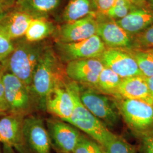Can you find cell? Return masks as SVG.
I'll list each match as a JSON object with an SVG mask.
<instances>
[{"label":"cell","instance_id":"603a6c76","mask_svg":"<svg viewBox=\"0 0 153 153\" xmlns=\"http://www.w3.org/2000/svg\"><path fill=\"white\" fill-rule=\"evenodd\" d=\"M137 62L142 76H153V53L148 49H127Z\"/></svg>","mask_w":153,"mask_h":153},{"label":"cell","instance_id":"3957f363","mask_svg":"<svg viewBox=\"0 0 153 153\" xmlns=\"http://www.w3.org/2000/svg\"><path fill=\"white\" fill-rule=\"evenodd\" d=\"M45 46L26 40L15 43V48L4 65L5 72L18 77L30 88L33 73Z\"/></svg>","mask_w":153,"mask_h":153},{"label":"cell","instance_id":"1f68e13d","mask_svg":"<svg viewBox=\"0 0 153 153\" xmlns=\"http://www.w3.org/2000/svg\"><path fill=\"white\" fill-rule=\"evenodd\" d=\"M150 97L153 101V76L146 78Z\"/></svg>","mask_w":153,"mask_h":153},{"label":"cell","instance_id":"836d02e7","mask_svg":"<svg viewBox=\"0 0 153 153\" xmlns=\"http://www.w3.org/2000/svg\"><path fill=\"white\" fill-rule=\"evenodd\" d=\"M2 151L3 153H16L13 148L5 144H3Z\"/></svg>","mask_w":153,"mask_h":153},{"label":"cell","instance_id":"52a82bcc","mask_svg":"<svg viewBox=\"0 0 153 153\" xmlns=\"http://www.w3.org/2000/svg\"><path fill=\"white\" fill-rule=\"evenodd\" d=\"M107 48L98 35H95L84 40L72 43H56L55 51L62 62L99 59Z\"/></svg>","mask_w":153,"mask_h":153},{"label":"cell","instance_id":"60d3db41","mask_svg":"<svg viewBox=\"0 0 153 153\" xmlns=\"http://www.w3.org/2000/svg\"><path fill=\"white\" fill-rule=\"evenodd\" d=\"M4 1V0H0V2H1V1Z\"/></svg>","mask_w":153,"mask_h":153},{"label":"cell","instance_id":"d6a6232c","mask_svg":"<svg viewBox=\"0 0 153 153\" xmlns=\"http://www.w3.org/2000/svg\"><path fill=\"white\" fill-rule=\"evenodd\" d=\"M131 4L137 6H142L146 5V0H128Z\"/></svg>","mask_w":153,"mask_h":153},{"label":"cell","instance_id":"7a4b0ae2","mask_svg":"<svg viewBox=\"0 0 153 153\" xmlns=\"http://www.w3.org/2000/svg\"><path fill=\"white\" fill-rule=\"evenodd\" d=\"M66 85L74 102V107L68 123L85 132L103 147L116 134L110 131L107 126L82 104L79 98V85L70 79L66 81Z\"/></svg>","mask_w":153,"mask_h":153},{"label":"cell","instance_id":"4dcf8cb0","mask_svg":"<svg viewBox=\"0 0 153 153\" xmlns=\"http://www.w3.org/2000/svg\"><path fill=\"white\" fill-rule=\"evenodd\" d=\"M4 71L0 73V112L7 114V105L6 100L5 91L3 82V74Z\"/></svg>","mask_w":153,"mask_h":153},{"label":"cell","instance_id":"d6986e66","mask_svg":"<svg viewBox=\"0 0 153 153\" xmlns=\"http://www.w3.org/2000/svg\"><path fill=\"white\" fill-rule=\"evenodd\" d=\"M61 0H17L16 10L32 18H48L60 5Z\"/></svg>","mask_w":153,"mask_h":153},{"label":"cell","instance_id":"83f0119b","mask_svg":"<svg viewBox=\"0 0 153 153\" xmlns=\"http://www.w3.org/2000/svg\"><path fill=\"white\" fill-rule=\"evenodd\" d=\"M14 48L15 43L14 41L0 31V62L3 66Z\"/></svg>","mask_w":153,"mask_h":153},{"label":"cell","instance_id":"9c48e42d","mask_svg":"<svg viewBox=\"0 0 153 153\" xmlns=\"http://www.w3.org/2000/svg\"><path fill=\"white\" fill-rule=\"evenodd\" d=\"M47 126L52 146L59 153H73L82 136L77 128L56 119H48Z\"/></svg>","mask_w":153,"mask_h":153},{"label":"cell","instance_id":"7c38bea8","mask_svg":"<svg viewBox=\"0 0 153 153\" xmlns=\"http://www.w3.org/2000/svg\"><path fill=\"white\" fill-rule=\"evenodd\" d=\"M104 66L97 58L72 61L66 63V75L78 85L94 89Z\"/></svg>","mask_w":153,"mask_h":153},{"label":"cell","instance_id":"6da1fadb","mask_svg":"<svg viewBox=\"0 0 153 153\" xmlns=\"http://www.w3.org/2000/svg\"><path fill=\"white\" fill-rule=\"evenodd\" d=\"M55 50L46 47L33 73L30 85L36 108L45 110L47 96L54 88L65 81V68Z\"/></svg>","mask_w":153,"mask_h":153},{"label":"cell","instance_id":"8fae6325","mask_svg":"<svg viewBox=\"0 0 153 153\" xmlns=\"http://www.w3.org/2000/svg\"><path fill=\"white\" fill-rule=\"evenodd\" d=\"M97 35L103 42L106 47L111 48L132 49L134 36L126 32L115 20L97 13Z\"/></svg>","mask_w":153,"mask_h":153},{"label":"cell","instance_id":"5b68a950","mask_svg":"<svg viewBox=\"0 0 153 153\" xmlns=\"http://www.w3.org/2000/svg\"><path fill=\"white\" fill-rule=\"evenodd\" d=\"M3 82L7 105V114L26 117L36 108L30 88L9 72L3 74Z\"/></svg>","mask_w":153,"mask_h":153},{"label":"cell","instance_id":"74e56055","mask_svg":"<svg viewBox=\"0 0 153 153\" xmlns=\"http://www.w3.org/2000/svg\"><path fill=\"white\" fill-rule=\"evenodd\" d=\"M5 115H6V114H4V113H2V112H0V116H5Z\"/></svg>","mask_w":153,"mask_h":153},{"label":"cell","instance_id":"d590c367","mask_svg":"<svg viewBox=\"0 0 153 153\" xmlns=\"http://www.w3.org/2000/svg\"><path fill=\"white\" fill-rule=\"evenodd\" d=\"M146 4L148 7L153 11V0H146Z\"/></svg>","mask_w":153,"mask_h":153},{"label":"cell","instance_id":"30bf717a","mask_svg":"<svg viewBox=\"0 0 153 153\" xmlns=\"http://www.w3.org/2000/svg\"><path fill=\"white\" fill-rule=\"evenodd\" d=\"M97 14L61 25L53 33L56 43L77 42L97 35Z\"/></svg>","mask_w":153,"mask_h":153},{"label":"cell","instance_id":"44dd1931","mask_svg":"<svg viewBox=\"0 0 153 153\" xmlns=\"http://www.w3.org/2000/svg\"><path fill=\"white\" fill-rule=\"evenodd\" d=\"M56 28L47 18H32L25 35V40L38 43L53 35Z\"/></svg>","mask_w":153,"mask_h":153},{"label":"cell","instance_id":"f546056e","mask_svg":"<svg viewBox=\"0 0 153 153\" xmlns=\"http://www.w3.org/2000/svg\"><path fill=\"white\" fill-rule=\"evenodd\" d=\"M97 13L105 15L115 3V0H93Z\"/></svg>","mask_w":153,"mask_h":153},{"label":"cell","instance_id":"e0dca14e","mask_svg":"<svg viewBox=\"0 0 153 153\" xmlns=\"http://www.w3.org/2000/svg\"><path fill=\"white\" fill-rule=\"evenodd\" d=\"M31 19L27 14L16 9L3 13L0 16V31L13 41L22 38Z\"/></svg>","mask_w":153,"mask_h":153},{"label":"cell","instance_id":"484cf974","mask_svg":"<svg viewBox=\"0 0 153 153\" xmlns=\"http://www.w3.org/2000/svg\"><path fill=\"white\" fill-rule=\"evenodd\" d=\"M132 49H153V24L134 36Z\"/></svg>","mask_w":153,"mask_h":153},{"label":"cell","instance_id":"8992f818","mask_svg":"<svg viewBox=\"0 0 153 153\" xmlns=\"http://www.w3.org/2000/svg\"><path fill=\"white\" fill-rule=\"evenodd\" d=\"M79 98L82 104L107 127H114L119 123V111L115 99L96 91L93 88L79 85Z\"/></svg>","mask_w":153,"mask_h":153},{"label":"cell","instance_id":"e575fe53","mask_svg":"<svg viewBox=\"0 0 153 153\" xmlns=\"http://www.w3.org/2000/svg\"><path fill=\"white\" fill-rule=\"evenodd\" d=\"M7 5V3L6 2L5 0H4L0 2V16L3 13H4V11Z\"/></svg>","mask_w":153,"mask_h":153},{"label":"cell","instance_id":"ab89813d","mask_svg":"<svg viewBox=\"0 0 153 153\" xmlns=\"http://www.w3.org/2000/svg\"><path fill=\"white\" fill-rule=\"evenodd\" d=\"M148 50H149V51H150V52H152V53H153V49H148Z\"/></svg>","mask_w":153,"mask_h":153},{"label":"cell","instance_id":"7402d4cb","mask_svg":"<svg viewBox=\"0 0 153 153\" xmlns=\"http://www.w3.org/2000/svg\"><path fill=\"white\" fill-rule=\"evenodd\" d=\"M123 78L109 68L104 66L99 74L95 90L108 95L117 96V90Z\"/></svg>","mask_w":153,"mask_h":153},{"label":"cell","instance_id":"ac0fdd59","mask_svg":"<svg viewBox=\"0 0 153 153\" xmlns=\"http://www.w3.org/2000/svg\"><path fill=\"white\" fill-rule=\"evenodd\" d=\"M130 99H141L153 103L150 97L147 79L143 76L123 78L115 97Z\"/></svg>","mask_w":153,"mask_h":153},{"label":"cell","instance_id":"b9f144b4","mask_svg":"<svg viewBox=\"0 0 153 153\" xmlns=\"http://www.w3.org/2000/svg\"><path fill=\"white\" fill-rule=\"evenodd\" d=\"M0 142H1V138H0Z\"/></svg>","mask_w":153,"mask_h":153},{"label":"cell","instance_id":"f35d334b","mask_svg":"<svg viewBox=\"0 0 153 153\" xmlns=\"http://www.w3.org/2000/svg\"><path fill=\"white\" fill-rule=\"evenodd\" d=\"M0 153H3V151H2V147L0 146Z\"/></svg>","mask_w":153,"mask_h":153},{"label":"cell","instance_id":"d4e9b609","mask_svg":"<svg viewBox=\"0 0 153 153\" xmlns=\"http://www.w3.org/2000/svg\"><path fill=\"white\" fill-rule=\"evenodd\" d=\"M136 6L128 0H115L105 16L115 21L120 20L126 17Z\"/></svg>","mask_w":153,"mask_h":153},{"label":"cell","instance_id":"f1b7e54d","mask_svg":"<svg viewBox=\"0 0 153 153\" xmlns=\"http://www.w3.org/2000/svg\"><path fill=\"white\" fill-rule=\"evenodd\" d=\"M140 153H153V129L139 136Z\"/></svg>","mask_w":153,"mask_h":153},{"label":"cell","instance_id":"4316f807","mask_svg":"<svg viewBox=\"0 0 153 153\" xmlns=\"http://www.w3.org/2000/svg\"><path fill=\"white\" fill-rule=\"evenodd\" d=\"M73 153H104L98 142L82 134Z\"/></svg>","mask_w":153,"mask_h":153},{"label":"cell","instance_id":"ba28073f","mask_svg":"<svg viewBox=\"0 0 153 153\" xmlns=\"http://www.w3.org/2000/svg\"><path fill=\"white\" fill-rule=\"evenodd\" d=\"M23 136L27 153H51L49 133L40 117L31 115L25 117Z\"/></svg>","mask_w":153,"mask_h":153},{"label":"cell","instance_id":"9a60e30c","mask_svg":"<svg viewBox=\"0 0 153 153\" xmlns=\"http://www.w3.org/2000/svg\"><path fill=\"white\" fill-rule=\"evenodd\" d=\"M24 118L21 115L6 114L0 119L1 142L11 146L18 153H27L23 136Z\"/></svg>","mask_w":153,"mask_h":153},{"label":"cell","instance_id":"2e32d148","mask_svg":"<svg viewBox=\"0 0 153 153\" xmlns=\"http://www.w3.org/2000/svg\"><path fill=\"white\" fill-rule=\"evenodd\" d=\"M115 21L126 32L135 36L153 25V11L147 5L136 6L126 17Z\"/></svg>","mask_w":153,"mask_h":153},{"label":"cell","instance_id":"5bb4252c","mask_svg":"<svg viewBox=\"0 0 153 153\" xmlns=\"http://www.w3.org/2000/svg\"><path fill=\"white\" fill-rule=\"evenodd\" d=\"M66 81L57 85L48 94L45 102V111L68 123L74 107V102Z\"/></svg>","mask_w":153,"mask_h":153},{"label":"cell","instance_id":"ffe728a7","mask_svg":"<svg viewBox=\"0 0 153 153\" xmlns=\"http://www.w3.org/2000/svg\"><path fill=\"white\" fill-rule=\"evenodd\" d=\"M93 0H69L62 14L64 22H70L96 15L97 10Z\"/></svg>","mask_w":153,"mask_h":153},{"label":"cell","instance_id":"8d00e7d4","mask_svg":"<svg viewBox=\"0 0 153 153\" xmlns=\"http://www.w3.org/2000/svg\"><path fill=\"white\" fill-rule=\"evenodd\" d=\"M4 71V66L2 65V64L0 62V73H1L2 72Z\"/></svg>","mask_w":153,"mask_h":153},{"label":"cell","instance_id":"cb8c5ba5","mask_svg":"<svg viewBox=\"0 0 153 153\" xmlns=\"http://www.w3.org/2000/svg\"><path fill=\"white\" fill-rule=\"evenodd\" d=\"M102 148L104 153H138L132 145L117 135Z\"/></svg>","mask_w":153,"mask_h":153},{"label":"cell","instance_id":"277c9868","mask_svg":"<svg viewBox=\"0 0 153 153\" xmlns=\"http://www.w3.org/2000/svg\"><path fill=\"white\" fill-rule=\"evenodd\" d=\"M115 100L126 125L138 137L153 129V103L121 97H116Z\"/></svg>","mask_w":153,"mask_h":153},{"label":"cell","instance_id":"4fadbf2b","mask_svg":"<svg viewBox=\"0 0 153 153\" xmlns=\"http://www.w3.org/2000/svg\"><path fill=\"white\" fill-rule=\"evenodd\" d=\"M104 66L121 78L142 76L137 62L127 49L107 48L99 57Z\"/></svg>","mask_w":153,"mask_h":153}]
</instances>
